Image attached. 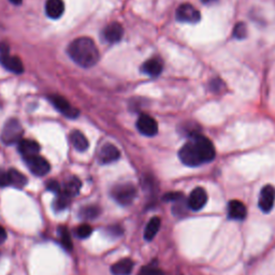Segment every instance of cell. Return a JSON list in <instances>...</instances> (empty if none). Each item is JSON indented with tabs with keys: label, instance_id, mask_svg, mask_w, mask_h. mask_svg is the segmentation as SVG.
<instances>
[{
	"label": "cell",
	"instance_id": "obj_1",
	"mask_svg": "<svg viewBox=\"0 0 275 275\" xmlns=\"http://www.w3.org/2000/svg\"><path fill=\"white\" fill-rule=\"evenodd\" d=\"M215 155L216 152L213 143L199 132L190 136V141L178 150L180 160L188 167H198L212 162Z\"/></svg>",
	"mask_w": 275,
	"mask_h": 275
},
{
	"label": "cell",
	"instance_id": "obj_2",
	"mask_svg": "<svg viewBox=\"0 0 275 275\" xmlns=\"http://www.w3.org/2000/svg\"><path fill=\"white\" fill-rule=\"evenodd\" d=\"M70 58L80 67L92 68L99 62L100 54L95 41L88 37H81L72 41L68 46Z\"/></svg>",
	"mask_w": 275,
	"mask_h": 275
},
{
	"label": "cell",
	"instance_id": "obj_3",
	"mask_svg": "<svg viewBox=\"0 0 275 275\" xmlns=\"http://www.w3.org/2000/svg\"><path fill=\"white\" fill-rule=\"evenodd\" d=\"M138 194L136 187L132 183L114 185L111 190L112 198L120 206H129L134 201Z\"/></svg>",
	"mask_w": 275,
	"mask_h": 275
},
{
	"label": "cell",
	"instance_id": "obj_4",
	"mask_svg": "<svg viewBox=\"0 0 275 275\" xmlns=\"http://www.w3.org/2000/svg\"><path fill=\"white\" fill-rule=\"evenodd\" d=\"M23 127L16 118H10L6 122L2 132V141L6 146L18 143L23 138Z\"/></svg>",
	"mask_w": 275,
	"mask_h": 275
},
{
	"label": "cell",
	"instance_id": "obj_5",
	"mask_svg": "<svg viewBox=\"0 0 275 275\" xmlns=\"http://www.w3.org/2000/svg\"><path fill=\"white\" fill-rule=\"evenodd\" d=\"M0 64L6 70H9L13 74H20L24 71V64L20 58L18 56L10 55L9 46L6 43H0Z\"/></svg>",
	"mask_w": 275,
	"mask_h": 275
},
{
	"label": "cell",
	"instance_id": "obj_6",
	"mask_svg": "<svg viewBox=\"0 0 275 275\" xmlns=\"http://www.w3.org/2000/svg\"><path fill=\"white\" fill-rule=\"evenodd\" d=\"M176 20L182 23L196 24L201 18V14L198 9L190 4H183L176 9Z\"/></svg>",
	"mask_w": 275,
	"mask_h": 275
},
{
	"label": "cell",
	"instance_id": "obj_7",
	"mask_svg": "<svg viewBox=\"0 0 275 275\" xmlns=\"http://www.w3.org/2000/svg\"><path fill=\"white\" fill-rule=\"evenodd\" d=\"M50 102L54 106L57 111H60L62 115L69 118H76L80 114V111L74 106L70 104L69 101L60 95H50L48 97Z\"/></svg>",
	"mask_w": 275,
	"mask_h": 275
},
{
	"label": "cell",
	"instance_id": "obj_8",
	"mask_svg": "<svg viewBox=\"0 0 275 275\" xmlns=\"http://www.w3.org/2000/svg\"><path fill=\"white\" fill-rule=\"evenodd\" d=\"M24 162L27 164L28 169H30V172L34 176H44L50 172V166L48 162L40 155H34L32 157L24 158Z\"/></svg>",
	"mask_w": 275,
	"mask_h": 275
},
{
	"label": "cell",
	"instance_id": "obj_9",
	"mask_svg": "<svg viewBox=\"0 0 275 275\" xmlns=\"http://www.w3.org/2000/svg\"><path fill=\"white\" fill-rule=\"evenodd\" d=\"M275 188L272 185H266L259 194L258 206L264 213H269L274 206Z\"/></svg>",
	"mask_w": 275,
	"mask_h": 275
},
{
	"label": "cell",
	"instance_id": "obj_10",
	"mask_svg": "<svg viewBox=\"0 0 275 275\" xmlns=\"http://www.w3.org/2000/svg\"><path fill=\"white\" fill-rule=\"evenodd\" d=\"M136 128L139 132L146 136H154L158 132L157 122L148 114H142L136 120Z\"/></svg>",
	"mask_w": 275,
	"mask_h": 275
},
{
	"label": "cell",
	"instance_id": "obj_11",
	"mask_svg": "<svg viewBox=\"0 0 275 275\" xmlns=\"http://www.w3.org/2000/svg\"><path fill=\"white\" fill-rule=\"evenodd\" d=\"M208 201L206 192L202 187H197L190 192V198L187 200V206L192 211H200L204 208Z\"/></svg>",
	"mask_w": 275,
	"mask_h": 275
},
{
	"label": "cell",
	"instance_id": "obj_12",
	"mask_svg": "<svg viewBox=\"0 0 275 275\" xmlns=\"http://www.w3.org/2000/svg\"><path fill=\"white\" fill-rule=\"evenodd\" d=\"M120 156V150L111 143H106L100 148L98 154V160L101 164H108L116 162Z\"/></svg>",
	"mask_w": 275,
	"mask_h": 275
},
{
	"label": "cell",
	"instance_id": "obj_13",
	"mask_svg": "<svg viewBox=\"0 0 275 275\" xmlns=\"http://www.w3.org/2000/svg\"><path fill=\"white\" fill-rule=\"evenodd\" d=\"M124 36V30L118 23H111L104 27L102 32V37L108 43H118L122 40Z\"/></svg>",
	"mask_w": 275,
	"mask_h": 275
},
{
	"label": "cell",
	"instance_id": "obj_14",
	"mask_svg": "<svg viewBox=\"0 0 275 275\" xmlns=\"http://www.w3.org/2000/svg\"><path fill=\"white\" fill-rule=\"evenodd\" d=\"M164 64L160 58L157 57H153V58L148 60L141 66V71L144 74H146L152 78H156L162 72Z\"/></svg>",
	"mask_w": 275,
	"mask_h": 275
},
{
	"label": "cell",
	"instance_id": "obj_15",
	"mask_svg": "<svg viewBox=\"0 0 275 275\" xmlns=\"http://www.w3.org/2000/svg\"><path fill=\"white\" fill-rule=\"evenodd\" d=\"M248 210L243 202L238 200H231L228 204V216L229 218L234 220H242L246 217Z\"/></svg>",
	"mask_w": 275,
	"mask_h": 275
},
{
	"label": "cell",
	"instance_id": "obj_16",
	"mask_svg": "<svg viewBox=\"0 0 275 275\" xmlns=\"http://www.w3.org/2000/svg\"><path fill=\"white\" fill-rule=\"evenodd\" d=\"M64 12V4L62 0H48L46 2V16L52 18L57 20L62 18Z\"/></svg>",
	"mask_w": 275,
	"mask_h": 275
},
{
	"label": "cell",
	"instance_id": "obj_17",
	"mask_svg": "<svg viewBox=\"0 0 275 275\" xmlns=\"http://www.w3.org/2000/svg\"><path fill=\"white\" fill-rule=\"evenodd\" d=\"M18 150L23 156V158H28L34 155H39L40 146L32 140H24L22 139L18 142Z\"/></svg>",
	"mask_w": 275,
	"mask_h": 275
},
{
	"label": "cell",
	"instance_id": "obj_18",
	"mask_svg": "<svg viewBox=\"0 0 275 275\" xmlns=\"http://www.w3.org/2000/svg\"><path fill=\"white\" fill-rule=\"evenodd\" d=\"M70 142L76 150L78 152H85L90 146V142L85 134L78 130H74L70 134Z\"/></svg>",
	"mask_w": 275,
	"mask_h": 275
},
{
	"label": "cell",
	"instance_id": "obj_19",
	"mask_svg": "<svg viewBox=\"0 0 275 275\" xmlns=\"http://www.w3.org/2000/svg\"><path fill=\"white\" fill-rule=\"evenodd\" d=\"M134 264L132 259H122L111 266V272L114 275H129L134 270Z\"/></svg>",
	"mask_w": 275,
	"mask_h": 275
},
{
	"label": "cell",
	"instance_id": "obj_20",
	"mask_svg": "<svg viewBox=\"0 0 275 275\" xmlns=\"http://www.w3.org/2000/svg\"><path fill=\"white\" fill-rule=\"evenodd\" d=\"M8 174H9L10 185H12L13 187L20 190V188H24L27 185V182H28L27 178L23 174V173L20 172L18 170L10 169L8 171Z\"/></svg>",
	"mask_w": 275,
	"mask_h": 275
},
{
	"label": "cell",
	"instance_id": "obj_21",
	"mask_svg": "<svg viewBox=\"0 0 275 275\" xmlns=\"http://www.w3.org/2000/svg\"><path fill=\"white\" fill-rule=\"evenodd\" d=\"M162 225V220L159 217H153L146 227V230H144V238L148 241H152L157 234L159 231V228H160Z\"/></svg>",
	"mask_w": 275,
	"mask_h": 275
},
{
	"label": "cell",
	"instance_id": "obj_22",
	"mask_svg": "<svg viewBox=\"0 0 275 275\" xmlns=\"http://www.w3.org/2000/svg\"><path fill=\"white\" fill-rule=\"evenodd\" d=\"M71 199L72 198L69 194L64 192V190H62L60 194H57L56 199L53 202V208L55 211H62V210L67 208L70 204Z\"/></svg>",
	"mask_w": 275,
	"mask_h": 275
},
{
	"label": "cell",
	"instance_id": "obj_23",
	"mask_svg": "<svg viewBox=\"0 0 275 275\" xmlns=\"http://www.w3.org/2000/svg\"><path fill=\"white\" fill-rule=\"evenodd\" d=\"M81 187H82L81 180H80L78 178H72L68 180L66 185H64V192L68 194L71 198H74L76 196H78V194L80 192Z\"/></svg>",
	"mask_w": 275,
	"mask_h": 275
},
{
	"label": "cell",
	"instance_id": "obj_24",
	"mask_svg": "<svg viewBox=\"0 0 275 275\" xmlns=\"http://www.w3.org/2000/svg\"><path fill=\"white\" fill-rule=\"evenodd\" d=\"M99 214H100V208L97 206H88L80 210V216L86 220H95L96 217H98Z\"/></svg>",
	"mask_w": 275,
	"mask_h": 275
},
{
	"label": "cell",
	"instance_id": "obj_25",
	"mask_svg": "<svg viewBox=\"0 0 275 275\" xmlns=\"http://www.w3.org/2000/svg\"><path fill=\"white\" fill-rule=\"evenodd\" d=\"M58 234H60V243L62 245V248L67 250H71L72 248H74L69 230L66 227H60L58 230Z\"/></svg>",
	"mask_w": 275,
	"mask_h": 275
},
{
	"label": "cell",
	"instance_id": "obj_26",
	"mask_svg": "<svg viewBox=\"0 0 275 275\" xmlns=\"http://www.w3.org/2000/svg\"><path fill=\"white\" fill-rule=\"evenodd\" d=\"M232 36L238 40L245 39L248 37V27L244 23H238L234 28Z\"/></svg>",
	"mask_w": 275,
	"mask_h": 275
},
{
	"label": "cell",
	"instance_id": "obj_27",
	"mask_svg": "<svg viewBox=\"0 0 275 275\" xmlns=\"http://www.w3.org/2000/svg\"><path fill=\"white\" fill-rule=\"evenodd\" d=\"M92 234V226L88 225V224H82V225H80L76 230V234L80 238H88Z\"/></svg>",
	"mask_w": 275,
	"mask_h": 275
},
{
	"label": "cell",
	"instance_id": "obj_28",
	"mask_svg": "<svg viewBox=\"0 0 275 275\" xmlns=\"http://www.w3.org/2000/svg\"><path fill=\"white\" fill-rule=\"evenodd\" d=\"M138 275H164V272L154 266H146L141 268Z\"/></svg>",
	"mask_w": 275,
	"mask_h": 275
},
{
	"label": "cell",
	"instance_id": "obj_29",
	"mask_svg": "<svg viewBox=\"0 0 275 275\" xmlns=\"http://www.w3.org/2000/svg\"><path fill=\"white\" fill-rule=\"evenodd\" d=\"M46 190H50V192H52L54 194H60L62 192L60 190V183L57 182L56 180H50L48 182L46 183Z\"/></svg>",
	"mask_w": 275,
	"mask_h": 275
},
{
	"label": "cell",
	"instance_id": "obj_30",
	"mask_svg": "<svg viewBox=\"0 0 275 275\" xmlns=\"http://www.w3.org/2000/svg\"><path fill=\"white\" fill-rule=\"evenodd\" d=\"M9 185H10V180H9L8 171L0 169V187H6Z\"/></svg>",
	"mask_w": 275,
	"mask_h": 275
},
{
	"label": "cell",
	"instance_id": "obj_31",
	"mask_svg": "<svg viewBox=\"0 0 275 275\" xmlns=\"http://www.w3.org/2000/svg\"><path fill=\"white\" fill-rule=\"evenodd\" d=\"M106 231L108 232V234L112 236H120L122 234V229L120 226L118 225H114V226H110V227H106Z\"/></svg>",
	"mask_w": 275,
	"mask_h": 275
},
{
	"label": "cell",
	"instance_id": "obj_32",
	"mask_svg": "<svg viewBox=\"0 0 275 275\" xmlns=\"http://www.w3.org/2000/svg\"><path fill=\"white\" fill-rule=\"evenodd\" d=\"M210 88H211V90L213 92H217L224 88V83H222V81H220V78H214L213 81L211 82V84H210Z\"/></svg>",
	"mask_w": 275,
	"mask_h": 275
},
{
	"label": "cell",
	"instance_id": "obj_33",
	"mask_svg": "<svg viewBox=\"0 0 275 275\" xmlns=\"http://www.w3.org/2000/svg\"><path fill=\"white\" fill-rule=\"evenodd\" d=\"M182 197H183V196H182V194H180V192H169V194H166L164 199V200H167V201L176 202V200L180 199Z\"/></svg>",
	"mask_w": 275,
	"mask_h": 275
},
{
	"label": "cell",
	"instance_id": "obj_34",
	"mask_svg": "<svg viewBox=\"0 0 275 275\" xmlns=\"http://www.w3.org/2000/svg\"><path fill=\"white\" fill-rule=\"evenodd\" d=\"M6 240V231L2 226H0V244H2Z\"/></svg>",
	"mask_w": 275,
	"mask_h": 275
},
{
	"label": "cell",
	"instance_id": "obj_35",
	"mask_svg": "<svg viewBox=\"0 0 275 275\" xmlns=\"http://www.w3.org/2000/svg\"><path fill=\"white\" fill-rule=\"evenodd\" d=\"M22 2H23V0H10V2H11V4H16V6L20 4H22Z\"/></svg>",
	"mask_w": 275,
	"mask_h": 275
}]
</instances>
